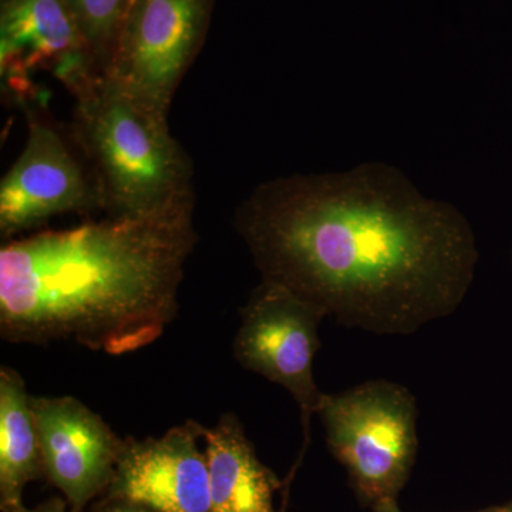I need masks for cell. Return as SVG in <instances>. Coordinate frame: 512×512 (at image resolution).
I'll return each instance as SVG.
<instances>
[{"label":"cell","instance_id":"16","mask_svg":"<svg viewBox=\"0 0 512 512\" xmlns=\"http://www.w3.org/2000/svg\"><path fill=\"white\" fill-rule=\"evenodd\" d=\"M373 508V512H402L397 500L383 501V503L376 504Z\"/></svg>","mask_w":512,"mask_h":512},{"label":"cell","instance_id":"9","mask_svg":"<svg viewBox=\"0 0 512 512\" xmlns=\"http://www.w3.org/2000/svg\"><path fill=\"white\" fill-rule=\"evenodd\" d=\"M43 467L70 511L83 512L109 490L124 440L72 396L33 397Z\"/></svg>","mask_w":512,"mask_h":512},{"label":"cell","instance_id":"4","mask_svg":"<svg viewBox=\"0 0 512 512\" xmlns=\"http://www.w3.org/2000/svg\"><path fill=\"white\" fill-rule=\"evenodd\" d=\"M318 414L329 450L348 471L360 500L370 507L397 500L419 448L410 390L389 380H369L323 394Z\"/></svg>","mask_w":512,"mask_h":512},{"label":"cell","instance_id":"13","mask_svg":"<svg viewBox=\"0 0 512 512\" xmlns=\"http://www.w3.org/2000/svg\"><path fill=\"white\" fill-rule=\"evenodd\" d=\"M66 3L103 74L131 0H66Z\"/></svg>","mask_w":512,"mask_h":512},{"label":"cell","instance_id":"2","mask_svg":"<svg viewBox=\"0 0 512 512\" xmlns=\"http://www.w3.org/2000/svg\"><path fill=\"white\" fill-rule=\"evenodd\" d=\"M194 205L37 232L0 249V335L111 356L153 345L178 313Z\"/></svg>","mask_w":512,"mask_h":512},{"label":"cell","instance_id":"18","mask_svg":"<svg viewBox=\"0 0 512 512\" xmlns=\"http://www.w3.org/2000/svg\"><path fill=\"white\" fill-rule=\"evenodd\" d=\"M495 511H497V508H488V510L478 511V512H495Z\"/></svg>","mask_w":512,"mask_h":512},{"label":"cell","instance_id":"15","mask_svg":"<svg viewBox=\"0 0 512 512\" xmlns=\"http://www.w3.org/2000/svg\"><path fill=\"white\" fill-rule=\"evenodd\" d=\"M19 512H72L70 511L69 504L66 500L60 497H52L46 500L45 503L36 505L33 508H23Z\"/></svg>","mask_w":512,"mask_h":512},{"label":"cell","instance_id":"8","mask_svg":"<svg viewBox=\"0 0 512 512\" xmlns=\"http://www.w3.org/2000/svg\"><path fill=\"white\" fill-rule=\"evenodd\" d=\"M22 153L0 183V235L16 237L69 212L103 208L92 171L63 134L33 109Z\"/></svg>","mask_w":512,"mask_h":512},{"label":"cell","instance_id":"10","mask_svg":"<svg viewBox=\"0 0 512 512\" xmlns=\"http://www.w3.org/2000/svg\"><path fill=\"white\" fill-rule=\"evenodd\" d=\"M201 424L185 421L161 437L126 439L106 497L157 512H211Z\"/></svg>","mask_w":512,"mask_h":512},{"label":"cell","instance_id":"7","mask_svg":"<svg viewBox=\"0 0 512 512\" xmlns=\"http://www.w3.org/2000/svg\"><path fill=\"white\" fill-rule=\"evenodd\" d=\"M37 72H49L70 94L101 74L66 0H0L3 92L29 107L39 97Z\"/></svg>","mask_w":512,"mask_h":512},{"label":"cell","instance_id":"3","mask_svg":"<svg viewBox=\"0 0 512 512\" xmlns=\"http://www.w3.org/2000/svg\"><path fill=\"white\" fill-rule=\"evenodd\" d=\"M73 140L110 217H141L194 205L192 163L167 117L104 74L72 93Z\"/></svg>","mask_w":512,"mask_h":512},{"label":"cell","instance_id":"6","mask_svg":"<svg viewBox=\"0 0 512 512\" xmlns=\"http://www.w3.org/2000/svg\"><path fill=\"white\" fill-rule=\"evenodd\" d=\"M326 312L298 293L264 281L241 311V325L232 342L235 360L291 394L301 410L303 453L309 444L311 417L318 414L323 394L313 376L320 348L319 325Z\"/></svg>","mask_w":512,"mask_h":512},{"label":"cell","instance_id":"14","mask_svg":"<svg viewBox=\"0 0 512 512\" xmlns=\"http://www.w3.org/2000/svg\"><path fill=\"white\" fill-rule=\"evenodd\" d=\"M92 512H157L131 501L121 500V498H111L104 495L103 500L93 507Z\"/></svg>","mask_w":512,"mask_h":512},{"label":"cell","instance_id":"1","mask_svg":"<svg viewBox=\"0 0 512 512\" xmlns=\"http://www.w3.org/2000/svg\"><path fill=\"white\" fill-rule=\"evenodd\" d=\"M234 225L264 281L376 335L447 318L476 276L467 218L389 164L265 181L239 204Z\"/></svg>","mask_w":512,"mask_h":512},{"label":"cell","instance_id":"12","mask_svg":"<svg viewBox=\"0 0 512 512\" xmlns=\"http://www.w3.org/2000/svg\"><path fill=\"white\" fill-rule=\"evenodd\" d=\"M46 478L32 396L25 380L8 366L0 367V510L25 508L23 491Z\"/></svg>","mask_w":512,"mask_h":512},{"label":"cell","instance_id":"17","mask_svg":"<svg viewBox=\"0 0 512 512\" xmlns=\"http://www.w3.org/2000/svg\"><path fill=\"white\" fill-rule=\"evenodd\" d=\"M501 512H512V501L511 503H508L507 505H504V507H500Z\"/></svg>","mask_w":512,"mask_h":512},{"label":"cell","instance_id":"5","mask_svg":"<svg viewBox=\"0 0 512 512\" xmlns=\"http://www.w3.org/2000/svg\"><path fill=\"white\" fill-rule=\"evenodd\" d=\"M215 0H131L104 76L167 117L204 45Z\"/></svg>","mask_w":512,"mask_h":512},{"label":"cell","instance_id":"19","mask_svg":"<svg viewBox=\"0 0 512 512\" xmlns=\"http://www.w3.org/2000/svg\"><path fill=\"white\" fill-rule=\"evenodd\" d=\"M495 512H501V508L497 507V511H495Z\"/></svg>","mask_w":512,"mask_h":512},{"label":"cell","instance_id":"11","mask_svg":"<svg viewBox=\"0 0 512 512\" xmlns=\"http://www.w3.org/2000/svg\"><path fill=\"white\" fill-rule=\"evenodd\" d=\"M204 454L210 476L211 512H276L275 494L282 483L266 467L232 413L214 427L202 426Z\"/></svg>","mask_w":512,"mask_h":512}]
</instances>
